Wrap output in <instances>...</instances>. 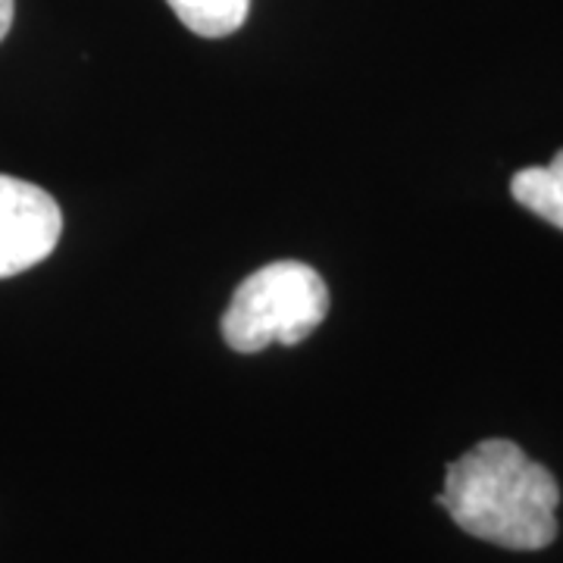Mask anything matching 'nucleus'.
<instances>
[{"label": "nucleus", "mask_w": 563, "mask_h": 563, "mask_svg": "<svg viewBox=\"0 0 563 563\" xmlns=\"http://www.w3.org/2000/svg\"><path fill=\"white\" fill-rule=\"evenodd\" d=\"M435 501L466 536L498 548L542 551L558 539L561 485L507 439H485L448 463Z\"/></svg>", "instance_id": "nucleus-1"}, {"label": "nucleus", "mask_w": 563, "mask_h": 563, "mask_svg": "<svg viewBox=\"0 0 563 563\" xmlns=\"http://www.w3.org/2000/svg\"><path fill=\"white\" fill-rule=\"evenodd\" d=\"M329 313V288L301 261H276L251 273L222 313V339L239 354H261L273 342L301 344Z\"/></svg>", "instance_id": "nucleus-2"}, {"label": "nucleus", "mask_w": 563, "mask_h": 563, "mask_svg": "<svg viewBox=\"0 0 563 563\" xmlns=\"http://www.w3.org/2000/svg\"><path fill=\"white\" fill-rule=\"evenodd\" d=\"M60 235V203L32 181L0 176V279L47 261Z\"/></svg>", "instance_id": "nucleus-3"}, {"label": "nucleus", "mask_w": 563, "mask_h": 563, "mask_svg": "<svg viewBox=\"0 0 563 563\" xmlns=\"http://www.w3.org/2000/svg\"><path fill=\"white\" fill-rule=\"evenodd\" d=\"M514 201L544 222L563 229V151L548 166H529L510 179Z\"/></svg>", "instance_id": "nucleus-4"}, {"label": "nucleus", "mask_w": 563, "mask_h": 563, "mask_svg": "<svg viewBox=\"0 0 563 563\" xmlns=\"http://www.w3.org/2000/svg\"><path fill=\"white\" fill-rule=\"evenodd\" d=\"M179 22L201 38H225L247 20L251 0H166Z\"/></svg>", "instance_id": "nucleus-5"}, {"label": "nucleus", "mask_w": 563, "mask_h": 563, "mask_svg": "<svg viewBox=\"0 0 563 563\" xmlns=\"http://www.w3.org/2000/svg\"><path fill=\"white\" fill-rule=\"evenodd\" d=\"M10 25H13V0H0V41L7 38Z\"/></svg>", "instance_id": "nucleus-6"}]
</instances>
